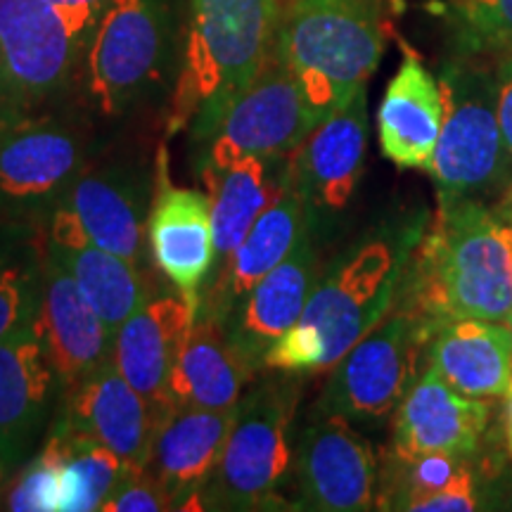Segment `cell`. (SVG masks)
Masks as SVG:
<instances>
[{
  "label": "cell",
  "mask_w": 512,
  "mask_h": 512,
  "mask_svg": "<svg viewBox=\"0 0 512 512\" xmlns=\"http://www.w3.org/2000/svg\"><path fill=\"white\" fill-rule=\"evenodd\" d=\"M427 226L425 207L401 211L344 249L318 275L304 313L273 344L264 368L313 375L335 366L392 313Z\"/></svg>",
  "instance_id": "1"
},
{
  "label": "cell",
  "mask_w": 512,
  "mask_h": 512,
  "mask_svg": "<svg viewBox=\"0 0 512 512\" xmlns=\"http://www.w3.org/2000/svg\"><path fill=\"white\" fill-rule=\"evenodd\" d=\"M432 325L458 318L501 320L512 313V226L496 207H437L415 249L399 302Z\"/></svg>",
  "instance_id": "2"
},
{
  "label": "cell",
  "mask_w": 512,
  "mask_h": 512,
  "mask_svg": "<svg viewBox=\"0 0 512 512\" xmlns=\"http://www.w3.org/2000/svg\"><path fill=\"white\" fill-rule=\"evenodd\" d=\"M278 24V0H190L169 131L200 145L273 55Z\"/></svg>",
  "instance_id": "3"
},
{
  "label": "cell",
  "mask_w": 512,
  "mask_h": 512,
  "mask_svg": "<svg viewBox=\"0 0 512 512\" xmlns=\"http://www.w3.org/2000/svg\"><path fill=\"white\" fill-rule=\"evenodd\" d=\"M384 43L382 0H292L280 12L275 55L323 124L366 88Z\"/></svg>",
  "instance_id": "4"
},
{
  "label": "cell",
  "mask_w": 512,
  "mask_h": 512,
  "mask_svg": "<svg viewBox=\"0 0 512 512\" xmlns=\"http://www.w3.org/2000/svg\"><path fill=\"white\" fill-rule=\"evenodd\" d=\"M444 126L430 159L439 207L503 200L512 188V157L496 112V79L463 55L441 72Z\"/></svg>",
  "instance_id": "5"
},
{
  "label": "cell",
  "mask_w": 512,
  "mask_h": 512,
  "mask_svg": "<svg viewBox=\"0 0 512 512\" xmlns=\"http://www.w3.org/2000/svg\"><path fill=\"white\" fill-rule=\"evenodd\" d=\"M178 46L176 0H110L83 50V88L105 117L162 91Z\"/></svg>",
  "instance_id": "6"
},
{
  "label": "cell",
  "mask_w": 512,
  "mask_h": 512,
  "mask_svg": "<svg viewBox=\"0 0 512 512\" xmlns=\"http://www.w3.org/2000/svg\"><path fill=\"white\" fill-rule=\"evenodd\" d=\"M280 375L242 396L219 463L200 491V510L278 508V491L294 475L292 420L299 399L294 375Z\"/></svg>",
  "instance_id": "7"
},
{
  "label": "cell",
  "mask_w": 512,
  "mask_h": 512,
  "mask_svg": "<svg viewBox=\"0 0 512 512\" xmlns=\"http://www.w3.org/2000/svg\"><path fill=\"white\" fill-rule=\"evenodd\" d=\"M430 337L432 325L427 320L396 304L377 328L332 366L316 411L339 415L351 425H382L420 377Z\"/></svg>",
  "instance_id": "8"
},
{
  "label": "cell",
  "mask_w": 512,
  "mask_h": 512,
  "mask_svg": "<svg viewBox=\"0 0 512 512\" xmlns=\"http://www.w3.org/2000/svg\"><path fill=\"white\" fill-rule=\"evenodd\" d=\"M86 41L48 0H0V124L38 117L67 91Z\"/></svg>",
  "instance_id": "9"
},
{
  "label": "cell",
  "mask_w": 512,
  "mask_h": 512,
  "mask_svg": "<svg viewBox=\"0 0 512 512\" xmlns=\"http://www.w3.org/2000/svg\"><path fill=\"white\" fill-rule=\"evenodd\" d=\"M88 166L86 138L50 114L0 124V221L48 223Z\"/></svg>",
  "instance_id": "10"
},
{
  "label": "cell",
  "mask_w": 512,
  "mask_h": 512,
  "mask_svg": "<svg viewBox=\"0 0 512 512\" xmlns=\"http://www.w3.org/2000/svg\"><path fill=\"white\" fill-rule=\"evenodd\" d=\"M316 126L302 88L273 50L256 79L200 143L202 174L223 171L252 155H290Z\"/></svg>",
  "instance_id": "11"
},
{
  "label": "cell",
  "mask_w": 512,
  "mask_h": 512,
  "mask_svg": "<svg viewBox=\"0 0 512 512\" xmlns=\"http://www.w3.org/2000/svg\"><path fill=\"white\" fill-rule=\"evenodd\" d=\"M299 510L366 512L377 503L380 465L370 441L339 415L313 413L294 448Z\"/></svg>",
  "instance_id": "12"
},
{
  "label": "cell",
  "mask_w": 512,
  "mask_h": 512,
  "mask_svg": "<svg viewBox=\"0 0 512 512\" xmlns=\"http://www.w3.org/2000/svg\"><path fill=\"white\" fill-rule=\"evenodd\" d=\"M53 430L79 434L143 470L164 415L114 366V358L62 389Z\"/></svg>",
  "instance_id": "13"
},
{
  "label": "cell",
  "mask_w": 512,
  "mask_h": 512,
  "mask_svg": "<svg viewBox=\"0 0 512 512\" xmlns=\"http://www.w3.org/2000/svg\"><path fill=\"white\" fill-rule=\"evenodd\" d=\"M368 150L366 88L332 114L292 152L294 188L306 204L313 233L349 207Z\"/></svg>",
  "instance_id": "14"
},
{
  "label": "cell",
  "mask_w": 512,
  "mask_h": 512,
  "mask_svg": "<svg viewBox=\"0 0 512 512\" xmlns=\"http://www.w3.org/2000/svg\"><path fill=\"white\" fill-rule=\"evenodd\" d=\"M147 245L159 271L188 297V302L200 309L202 287L207 285L216 259L211 197L202 190L171 185L166 147H159L157 155Z\"/></svg>",
  "instance_id": "15"
},
{
  "label": "cell",
  "mask_w": 512,
  "mask_h": 512,
  "mask_svg": "<svg viewBox=\"0 0 512 512\" xmlns=\"http://www.w3.org/2000/svg\"><path fill=\"white\" fill-rule=\"evenodd\" d=\"M155 176L126 162L86 166L67 197V207L81 223L86 238L107 252L145 266L147 219H150Z\"/></svg>",
  "instance_id": "16"
},
{
  "label": "cell",
  "mask_w": 512,
  "mask_h": 512,
  "mask_svg": "<svg viewBox=\"0 0 512 512\" xmlns=\"http://www.w3.org/2000/svg\"><path fill=\"white\" fill-rule=\"evenodd\" d=\"M318 275L316 233L309 230L297 247L221 320L230 347L254 373L264 370L268 351L304 313Z\"/></svg>",
  "instance_id": "17"
},
{
  "label": "cell",
  "mask_w": 512,
  "mask_h": 512,
  "mask_svg": "<svg viewBox=\"0 0 512 512\" xmlns=\"http://www.w3.org/2000/svg\"><path fill=\"white\" fill-rule=\"evenodd\" d=\"M491 406L456 392L432 366L422 368L394 413L392 451L399 456H477L489 430Z\"/></svg>",
  "instance_id": "18"
},
{
  "label": "cell",
  "mask_w": 512,
  "mask_h": 512,
  "mask_svg": "<svg viewBox=\"0 0 512 512\" xmlns=\"http://www.w3.org/2000/svg\"><path fill=\"white\" fill-rule=\"evenodd\" d=\"M60 396L62 384L36 323L0 339V448L15 475L50 425Z\"/></svg>",
  "instance_id": "19"
},
{
  "label": "cell",
  "mask_w": 512,
  "mask_h": 512,
  "mask_svg": "<svg viewBox=\"0 0 512 512\" xmlns=\"http://www.w3.org/2000/svg\"><path fill=\"white\" fill-rule=\"evenodd\" d=\"M46 252L72 275L83 297L114 335L124 320L152 297L143 275L145 266L93 245L64 204L46 223Z\"/></svg>",
  "instance_id": "20"
},
{
  "label": "cell",
  "mask_w": 512,
  "mask_h": 512,
  "mask_svg": "<svg viewBox=\"0 0 512 512\" xmlns=\"http://www.w3.org/2000/svg\"><path fill=\"white\" fill-rule=\"evenodd\" d=\"M181 292L150 297L114 335V366L159 413L171 411L169 375L197 318Z\"/></svg>",
  "instance_id": "21"
},
{
  "label": "cell",
  "mask_w": 512,
  "mask_h": 512,
  "mask_svg": "<svg viewBox=\"0 0 512 512\" xmlns=\"http://www.w3.org/2000/svg\"><path fill=\"white\" fill-rule=\"evenodd\" d=\"M36 328L62 389L114 358V332L48 252Z\"/></svg>",
  "instance_id": "22"
},
{
  "label": "cell",
  "mask_w": 512,
  "mask_h": 512,
  "mask_svg": "<svg viewBox=\"0 0 512 512\" xmlns=\"http://www.w3.org/2000/svg\"><path fill=\"white\" fill-rule=\"evenodd\" d=\"M235 415L238 406L228 411L171 408L164 415L145 470L166 491L171 510H188V503H200V491L219 463Z\"/></svg>",
  "instance_id": "23"
},
{
  "label": "cell",
  "mask_w": 512,
  "mask_h": 512,
  "mask_svg": "<svg viewBox=\"0 0 512 512\" xmlns=\"http://www.w3.org/2000/svg\"><path fill=\"white\" fill-rule=\"evenodd\" d=\"M444 126V93L420 55L403 46V60L377 110L380 150L399 169H425Z\"/></svg>",
  "instance_id": "24"
},
{
  "label": "cell",
  "mask_w": 512,
  "mask_h": 512,
  "mask_svg": "<svg viewBox=\"0 0 512 512\" xmlns=\"http://www.w3.org/2000/svg\"><path fill=\"white\" fill-rule=\"evenodd\" d=\"M309 230H313L309 211L294 188L256 219L247 238L240 242L226 264L214 268L216 278L202 290L197 313H209L219 320L226 318L230 309L240 304L242 297L266 273H271Z\"/></svg>",
  "instance_id": "25"
},
{
  "label": "cell",
  "mask_w": 512,
  "mask_h": 512,
  "mask_svg": "<svg viewBox=\"0 0 512 512\" xmlns=\"http://www.w3.org/2000/svg\"><path fill=\"white\" fill-rule=\"evenodd\" d=\"M425 363L472 399L505 396L512 387L510 325L482 318L446 320L432 330Z\"/></svg>",
  "instance_id": "26"
},
{
  "label": "cell",
  "mask_w": 512,
  "mask_h": 512,
  "mask_svg": "<svg viewBox=\"0 0 512 512\" xmlns=\"http://www.w3.org/2000/svg\"><path fill=\"white\" fill-rule=\"evenodd\" d=\"M209 185L214 268L226 264L268 207L294 190L290 155H252L223 171L202 174Z\"/></svg>",
  "instance_id": "27"
},
{
  "label": "cell",
  "mask_w": 512,
  "mask_h": 512,
  "mask_svg": "<svg viewBox=\"0 0 512 512\" xmlns=\"http://www.w3.org/2000/svg\"><path fill=\"white\" fill-rule=\"evenodd\" d=\"M254 370L230 347L219 318L197 313L169 375L171 408L228 411L245 396Z\"/></svg>",
  "instance_id": "28"
},
{
  "label": "cell",
  "mask_w": 512,
  "mask_h": 512,
  "mask_svg": "<svg viewBox=\"0 0 512 512\" xmlns=\"http://www.w3.org/2000/svg\"><path fill=\"white\" fill-rule=\"evenodd\" d=\"M46 275V235L34 223L0 221V339L38 320Z\"/></svg>",
  "instance_id": "29"
},
{
  "label": "cell",
  "mask_w": 512,
  "mask_h": 512,
  "mask_svg": "<svg viewBox=\"0 0 512 512\" xmlns=\"http://www.w3.org/2000/svg\"><path fill=\"white\" fill-rule=\"evenodd\" d=\"M62 444V512H95L110 501L128 472L117 453L79 434L53 430Z\"/></svg>",
  "instance_id": "30"
},
{
  "label": "cell",
  "mask_w": 512,
  "mask_h": 512,
  "mask_svg": "<svg viewBox=\"0 0 512 512\" xmlns=\"http://www.w3.org/2000/svg\"><path fill=\"white\" fill-rule=\"evenodd\" d=\"M467 458L448 453H420V456H399L389 451L377 482V503L380 510H418L427 498L439 494L453 482Z\"/></svg>",
  "instance_id": "31"
},
{
  "label": "cell",
  "mask_w": 512,
  "mask_h": 512,
  "mask_svg": "<svg viewBox=\"0 0 512 512\" xmlns=\"http://www.w3.org/2000/svg\"><path fill=\"white\" fill-rule=\"evenodd\" d=\"M444 15L460 55L512 50V0H444Z\"/></svg>",
  "instance_id": "32"
},
{
  "label": "cell",
  "mask_w": 512,
  "mask_h": 512,
  "mask_svg": "<svg viewBox=\"0 0 512 512\" xmlns=\"http://www.w3.org/2000/svg\"><path fill=\"white\" fill-rule=\"evenodd\" d=\"M62 491V444L50 434L46 446L17 470L5 508L12 512H57Z\"/></svg>",
  "instance_id": "33"
},
{
  "label": "cell",
  "mask_w": 512,
  "mask_h": 512,
  "mask_svg": "<svg viewBox=\"0 0 512 512\" xmlns=\"http://www.w3.org/2000/svg\"><path fill=\"white\" fill-rule=\"evenodd\" d=\"M171 510V501L166 491L150 472L131 470L110 501L102 505V512H159Z\"/></svg>",
  "instance_id": "34"
},
{
  "label": "cell",
  "mask_w": 512,
  "mask_h": 512,
  "mask_svg": "<svg viewBox=\"0 0 512 512\" xmlns=\"http://www.w3.org/2000/svg\"><path fill=\"white\" fill-rule=\"evenodd\" d=\"M484 484H479L475 456L467 458L460 472L453 477V482L422 501L415 512H467V510H484L482 501Z\"/></svg>",
  "instance_id": "35"
},
{
  "label": "cell",
  "mask_w": 512,
  "mask_h": 512,
  "mask_svg": "<svg viewBox=\"0 0 512 512\" xmlns=\"http://www.w3.org/2000/svg\"><path fill=\"white\" fill-rule=\"evenodd\" d=\"M496 112L501 133L512 157V50L501 53V60L496 64Z\"/></svg>",
  "instance_id": "36"
},
{
  "label": "cell",
  "mask_w": 512,
  "mask_h": 512,
  "mask_svg": "<svg viewBox=\"0 0 512 512\" xmlns=\"http://www.w3.org/2000/svg\"><path fill=\"white\" fill-rule=\"evenodd\" d=\"M53 8H57L72 24V29L79 34L83 41L88 43V36H91V29L98 22L100 12L107 8L110 0H48Z\"/></svg>",
  "instance_id": "37"
},
{
  "label": "cell",
  "mask_w": 512,
  "mask_h": 512,
  "mask_svg": "<svg viewBox=\"0 0 512 512\" xmlns=\"http://www.w3.org/2000/svg\"><path fill=\"white\" fill-rule=\"evenodd\" d=\"M484 510H512V470H505L482 489Z\"/></svg>",
  "instance_id": "38"
},
{
  "label": "cell",
  "mask_w": 512,
  "mask_h": 512,
  "mask_svg": "<svg viewBox=\"0 0 512 512\" xmlns=\"http://www.w3.org/2000/svg\"><path fill=\"white\" fill-rule=\"evenodd\" d=\"M503 437H505V451L512 460V387L505 394V406H503Z\"/></svg>",
  "instance_id": "39"
},
{
  "label": "cell",
  "mask_w": 512,
  "mask_h": 512,
  "mask_svg": "<svg viewBox=\"0 0 512 512\" xmlns=\"http://www.w3.org/2000/svg\"><path fill=\"white\" fill-rule=\"evenodd\" d=\"M12 477H15V472L10 470L8 460H5L3 448H0V498H5V494H8V484H10Z\"/></svg>",
  "instance_id": "40"
},
{
  "label": "cell",
  "mask_w": 512,
  "mask_h": 512,
  "mask_svg": "<svg viewBox=\"0 0 512 512\" xmlns=\"http://www.w3.org/2000/svg\"><path fill=\"white\" fill-rule=\"evenodd\" d=\"M496 209H498V214H501L503 219L508 221L510 226H512V188H510L508 192H505V195H503V200L496 204Z\"/></svg>",
  "instance_id": "41"
},
{
  "label": "cell",
  "mask_w": 512,
  "mask_h": 512,
  "mask_svg": "<svg viewBox=\"0 0 512 512\" xmlns=\"http://www.w3.org/2000/svg\"><path fill=\"white\" fill-rule=\"evenodd\" d=\"M505 323H508V325H510V330H512V313L508 316V320H505Z\"/></svg>",
  "instance_id": "42"
}]
</instances>
